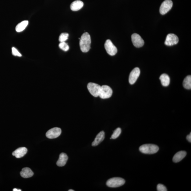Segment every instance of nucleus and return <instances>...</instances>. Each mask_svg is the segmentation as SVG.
Returning a JSON list of instances; mask_svg holds the SVG:
<instances>
[{"label":"nucleus","mask_w":191,"mask_h":191,"mask_svg":"<svg viewBox=\"0 0 191 191\" xmlns=\"http://www.w3.org/2000/svg\"><path fill=\"white\" fill-rule=\"evenodd\" d=\"M91 39L87 32L82 34L80 40L79 45L81 50L83 52H88L90 48Z\"/></svg>","instance_id":"nucleus-1"},{"label":"nucleus","mask_w":191,"mask_h":191,"mask_svg":"<svg viewBox=\"0 0 191 191\" xmlns=\"http://www.w3.org/2000/svg\"><path fill=\"white\" fill-rule=\"evenodd\" d=\"M141 153L145 154H152L157 153L159 151L158 146L154 144H145L139 148Z\"/></svg>","instance_id":"nucleus-2"},{"label":"nucleus","mask_w":191,"mask_h":191,"mask_svg":"<svg viewBox=\"0 0 191 191\" xmlns=\"http://www.w3.org/2000/svg\"><path fill=\"white\" fill-rule=\"evenodd\" d=\"M125 181L122 178L114 177L111 178L106 182V185L111 188H117L124 185Z\"/></svg>","instance_id":"nucleus-3"},{"label":"nucleus","mask_w":191,"mask_h":191,"mask_svg":"<svg viewBox=\"0 0 191 191\" xmlns=\"http://www.w3.org/2000/svg\"><path fill=\"white\" fill-rule=\"evenodd\" d=\"M113 91L109 86L107 85H103L101 86V89L99 96L102 99L108 98L112 95Z\"/></svg>","instance_id":"nucleus-4"},{"label":"nucleus","mask_w":191,"mask_h":191,"mask_svg":"<svg viewBox=\"0 0 191 191\" xmlns=\"http://www.w3.org/2000/svg\"><path fill=\"white\" fill-rule=\"evenodd\" d=\"M87 88L90 93L95 97L99 96L101 89V86L98 84L90 82L88 84Z\"/></svg>","instance_id":"nucleus-5"},{"label":"nucleus","mask_w":191,"mask_h":191,"mask_svg":"<svg viewBox=\"0 0 191 191\" xmlns=\"http://www.w3.org/2000/svg\"><path fill=\"white\" fill-rule=\"evenodd\" d=\"M104 47L106 52L110 55L114 56L117 52V48L109 39L106 40L104 44Z\"/></svg>","instance_id":"nucleus-6"},{"label":"nucleus","mask_w":191,"mask_h":191,"mask_svg":"<svg viewBox=\"0 0 191 191\" xmlns=\"http://www.w3.org/2000/svg\"><path fill=\"white\" fill-rule=\"evenodd\" d=\"M172 6L173 2L171 0H165L161 4L160 12L163 15L166 14L171 9Z\"/></svg>","instance_id":"nucleus-7"},{"label":"nucleus","mask_w":191,"mask_h":191,"mask_svg":"<svg viewBox=\"0 0 191 191\" xmlns=\"http://www.w3.org/2000/svg\"><path fill=\"white\" fill-rule=\"evenodd\" d=\"M179 42V39L178 36L175 34H170L167 35L165 44L168 46H171L177 44Z\"/></svg>","instance_id":"nucleus-8"},{"label":"nucleus","mask_w":191,"mask_h":191,"mask_svg":"<svg viewBox=\"0 0 191 191\" xmlns=\"http://www.w3.org/2000/svg\"><path fill=\"white\" fill-rule=\"evenodd\" d=\"M62 133L60 128L56 127L49 130L47 132L46 136L49 139H54L59 136Z\"/></svg>","instance_id":"nucleus-9"},{"label":"nucleus","mask_w":191,"mask_h":191,"mask_svg":"<svg viewBox=\"0 0 191 191\" xmlns=\"http://www.w3.org/2000/svg\"><path fill=\"white\" fill-rule=\"evenodd\" d=\"M131 39L133 45L136 47H141L144 45V40L138 34H134L132 35Z\"/></svg>","instance_id":"nucleus-10"},{"label":"nucleus","mask_w":191,"mask_h":191,"mask_svg":"<svg viewBox=\"0 0 191 191\" xmlns=\"http://www.w3.org/2000/svg\"><path fill=\"white\" fill-rule=\"evenodd\" d=\"M140 74V70L139 68L136 67L130 73L129 77V83L133 85L136 81Z\"/></svg>","instance_id":"nucleus-11"},{"label":"nucleus","mask_w":191,"mask_h":191,"mask_svg":"<svg viewBox=\"0 0 191 191\" xmlns=\"http://www.w3.org/2000/svg\"><path fill=\"white\" fill-rule=\"evenodd\" d=\"M27 149L26 147H20L13 152L12 155L17 158H20L24 156L27 153Z\"/></svg>","instance_id":"nucleus-12"},{"label":"nucleus","mask_w":191,"mask_h":191,"mask_svg":"<svg viewBox=\"0 0 191 191\" xmlns=\"http://www.w3.org/2000/svg\"><path fill=\"white\" fill-rule=\"evenodd\" d=\"M104 138H105V133H104V131H102L100 132L97 135L94 141L92 143V146L94 147L98 146L104 140Z\"/></svg>","instance_id":"nucleus-13"},{"label":"nucleus","mask_w":191,"mask_h":191,"mask_svg":"<svg viewBox=\"0 0 191 191\" xmlns=\"http://www.w3.org/2000/svg\"><path fill=\"white\" fill-rule=\"evenodd\" d=\"M68 158H69L66 154L63 153H61L60 154L59 158L57 162V165L59 167L65 166L67 162Z\"/></svg>","instance_id":"nucleus-14"},{"label":"nucleus","mask_w":191,"mask_h":191,"mask_svg":"<svg viewBox=\"0 0 191 191\" xmlns=\"http://www.w3.org/2000/svg\"><path fill=\"white\" fill-rule=\"evenodd\" d=\"M187 155V152L184 151H181L177 152L174 156L173 158L174 162L177 163L179 162L184 158Z\"/></svg>","instance_id":"nucleus-15"},{"label":"nucleus","mask_w":191,"mask_h":191,"mask_svg":"<svg viewBox=\"0 0 191 191\" xmlns=\"http://www.w3.org/2000/svg\"><path fill=\"white\" fill-rule=\"evenodd\" d=\"M84 6V3L79 0L73 1L71 5V9L73 11H77L80 9Z\"/></svg>","instance_id":"nucleus-16"},{"label":"nucleus","mask_w":191,"mask_h":191,"mask_svg":"<svg viewBox=\"0 0 191 191\" xmlns=\"http://www.w3.org/2000/svg\"><path fill=\"white\" fill-rule=\"evenodd\" d=\"M34 173L30 168H24L20 172V175L24 178H28L32 177L34 175Z\"/></svg>","instance_id":"nucleus-17"},{"label":"nucleus","mask_w":191,"mask_h":191,"mask_svg":"<svg viewBox=\"0 0 191 191\" xmlns=\"http://www.w3.org/2000/svg\"><path fill=\"white\" fill-rule=\"evenodd\" d=\"M162 85L164 86H168L170 83V78L168 75L166 74H163L160 77Z\"/></svg>","instance_id":"nucleus-18"},{"label":"nucleus","mask_w":191,"mask_h":191,"mask_svg":"<svg viewBox=\"0 0 191 191\" xmlns=\"http://www.w3.org/2000/svg\"><path fill=\"white\" fill-rule=\"evenodd\" d=\"M28 24V21L25 20L18 24L16 27V31L17 32H20L23 31L27 27Z\"/></svg>","instance_id":"nucleus-19"},{"label":"nucleus","mask_w":191,"mask_h":191,"mask_svg":"<svg viewBox=\"0 0 191 191\" xmlns=\"http://www.w3.org/2000/svg\"><path fill=\"white\" fill-rule=\"evenodd\" d=\"M183 86L185 89H191V76H188L186 77L184 80Z\"/></svg>","instance_id":"nucleus-20"},{"label":"nucleus","mask_w":191,"mask_h":191,"mask_svg":"<svg viewBox=\"0 0 191 191\" xmlns=\"http://www.w3.org/2000/svg\"><path fill=\"white\" fill-rule=\"evenodd\" d=\"M122 133V130L121 128H117L114 131L113 133L111 136V139H115L117 138Z\"/></svg>","instance_id":"nucleus-21"},{"label":"nucleus","mask_w":191,"mask_h":191,"mask_svg":"<svg viewBox=\"0 0 191 191\" xmlns=\"http://www.w3.org/2000/svg\"><path fill=\"white\" fill-rule=\"evenodd\" d=\"M69 34L67 33H62L59 37V41L60 42H65L68 39Z\"/></svg>","instance_id":"nucleus-22"},{"label":"nucleus","mask_w":191,"mask_h":191,"mask_svg":"<svg viewBox=\"0 0 191 191\" xmlns=\"http://www.w3.org/2000/svg\"><path fill=\"white\" fill-rule=\"evenodd\" d=\"M59 47L60 48L65 51L69 50V46L65 42H60L59 44Z\"/></svg>","instance_id":"nucleus-23"},{"label":"nucleus","mask_w":191,"mask_h":191,"mask_svg":"<svg viewBox=\"0 0 191 191\" xmlns=\"http://www.w3.org/2000/svg\"><path fill=\"white\" fill-rule=\"evenodd\" d=\"M12 55L18 57L22 56V55L20 54L19 51L15 47H12Z\"/></svg>","instance_id":"nucleus-24"},{"label":"nucleus","mask_w":191,"mask_h":191,"mask_svg":"<svg viewBox=\"0 0 191 191\" xmlns=\"http://www.w3.org/2000/svg\"><path fill=\"white\" fill-rule=\"evenodd\" d=\"M157 190L158 191H168L166 187L162 184H159L157 185Z\"/></svg>","instance_id":"nucleus-25"},{"label":"nucleus","mask_w":191,"mask_h":191,"mask_svg":"<svg viewBox=\"0 0 191 191\" xmlns=\"http://www.w3.org/2000/svg\"><path fill=\"white\" fill-rule=\"evenodd\" d=\"M187 139L189 142H191V133L189 134V135L187 136Z\"/></svg>","instance_id":"nucleus-26"},{"label":"nucleus","mask_w":191,"mask_h":191,"mask_svg":"<svg viewBox=\"0 0 191 191\" xmlns=\"http://www.w3.org/2000/svg\"><path fill=\"white\" fill-rule=\"evenodd\" d=\"M13 191H21L22 190H19V189H17L16 188H14L13 190Z\"/></svg>","instance_id":"nucleus-27"},{"label":"nucleus","mask_w":191,"mask_h":191,"mask_svg":"<svg viewBox=\"0 0 191 191\" xmlns=\"http://www.w3.org/2000/svg\"><path fill=\"white\" fill-rule=\"evenodd\" d=\"M74 190H69V191H74Z\"/></svg>","instance_id":"nucleus-28"}]
</instances>
